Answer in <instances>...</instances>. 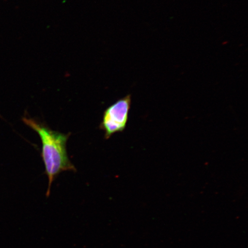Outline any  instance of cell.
<instances>
[{
    "label": "cell",
    "instance_id": "cell-1",
    "mask_svg": "<svg viewBox=\"0 0 248 248\" xmlns=\"http://www.w3.org/2000/svg\"><path fill=\"white\" fill-rule=\"evenodd\" d=\"M23 122L39 136L42 141L41 156L48 179L46 197L51 194L52 183L60 173L66 170L76 172L77 169L68 156L66 144L71 133L64 134L53 131L46 124L31 118L24 117Z\"/></svg>",
    "mask_w": 248,
    "mask_h": 248
},
{
    "label": "cell",
    "instance_id": "cell-2",
    "mask_svg": "<svg viewBox=\"0 0 248 248\" xmlns=\"http://www.w3.org/2000/svg\"><path fill=\"white\" fill-rule=\"evenodd\" d=\"M131 102V95L128 94L104 111L100 129L104 131L105 139L108 140L114 133L122 132L125 129Z\"/></svg>",
    "mask_w": 248,
    "mask_h": 248
}]
</instances>
